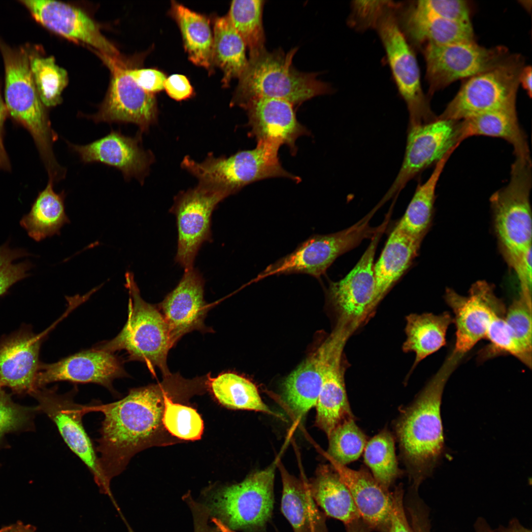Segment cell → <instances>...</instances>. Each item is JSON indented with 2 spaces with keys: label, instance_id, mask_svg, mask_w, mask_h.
I'll return each instance as SVG.
<instances>
[{
  "label": "cell",
  "instance_id": "cell-1",
  "mask_svg": "<svg viewBox=\"0 0 532 532\" xmlns=\"http://www.w3.org/2000/svg\"><path fill=\"white\" fill-rule=\"evenodd\" d=\"M160 386L133 388L116 401L90 405V412L99 411L104 416L96 449L109 481L123 472L132 456L157 430L166 394Z\"/></svg>",
  "mask_w": 532,
  "mask_h": 532
},
{
  "label": "cell",
  "instance_id": "cell-2",
  "mask_svg": "<svg viewBox=\"0 0 532 532\" xmlns=\"http://www.w3.org/2000/svg\"><path fill=\"white\" fill-rule=\"evenodd\" d=\"M463 357L452 350L396 422L401 458L416 487L433 472L445 452L442 397L447 382Z\"/></svg>",
  "mask_w": 532,
  "mask_h": 532
},
{
  "label": "cell",
  "instance_id": "cell-3",
  "mask_svg": "<svg viewBox=\"0 0 532 532\" xmlns=\"http://www.w3.org/2000/svg\"><path fill=\"white\" fill-rule=\"evenodd\" d=\"M298 47L285 52L278 48L266 49L249 56L247 65L238 78L231 104L242 108L259 98L284 100L294 106L315 97L330 93L331 86L317 79L315 72L297 69L293 64Z\"/></svg>",
  "mask_w": 532,
  "mask_h": 532
},
{
  "label": "cell",
  "instance_id": "cell-4",
  "mask_svg": "<svg viewBox=\"0 0 532 532\" xmlns=\"http://www.w3.org/2000/svg\"><path fill=\"white\" fill-rule=\"evenodd\" d=\"M125 278L129 294L127 321L116 337L94 348L112 353L125 350L129 360L142 362L151 369L158 367L168 375L167 356L174 344L169 327L158 308L141 297L133 273L127 272Z\"/></svg>",
  "mask_w": 532,
  "mask_h": 532
},
{
  "label": "cell",
  "instance_id": "cell-5",
  "mask_svg": "<svg viewBox=\"0 0 532 532\" xmlns=\"http://www.w3.org/2000/svg\"><path fill=\"white\" fill-rule=\"evenodd\" d=\"M5 68L4 100L8 114L31 134L44 163L56 158L53 143L58 138L32 73L29 52L0 42Z\"/></svg>",
  "mask_w": 532,
  "mask_h": 532
},
{
  "label": "cell",
  "instance_id": "cell-6",
  "mask_svg": "<svg viewBox=\"0 0 532 532\" xmlns=\"http://www.w3.org/2000/svg\"><path fill=\"white\" fill-rule=\"evenodd\" d=\"M532 185L531 160L516 158L508 183L490 199L496 232L504 255L514 269L532 249Z\"/></svg>",
  "mask_w": 532,
  "mask_h": 532
},
{
  "label": "cell",
  "instance_id": "cell-7",
  "mask_svg": "<svg viewBox=\"0 0 532 532\" xmlns=\"http://www.w3.org/2000/svg\"><path fill=\"white\" fill-rule=\"evenodd\" d=\"M280 147L260 141L254 149L227 158L209 156L199 163L186 157L181 165L198 178L200 184L221 190L227 197L250 183L266 178L284 177L299 181V177L282 166L278 158Z\"/></svg>",
  "mask_w": 532,
  "mask_h": 532
},
{
  "label": "cell",
  "instance_id": "cell-8",
  "mask_svg": "<svg viewBox=\"0 0 532 532\" xmlns=\"http://www.w3.org/2000/svg\"><path fill=\"white\" fill-rule=\"evenodd\" d=\"M520 55H510L489 70L466 79L437 118L460 121L483 113L516 108L519 77L524 67Z\"/></svg>",
  "mask_w": 532,
  "mask_h": 532
},
{
  "label": "cell",
  "instance_id": "cell-9",
  "mask_svg": "<svg viewBox=\"0 0 532 532\" xmlns=\"http://www.w3.org/2000/svg\"><path fill=\"white\" fill-rule=\"evenodd\" d=\"M276 462L251 473L242 482L225 486L212 495L209 506L228 528L234 531L258 532L271 517Z\"/></svg>",
  "mask_w": 532,
  "mask_h": 532
},
{
  "label": "cell",
  "instance_id": "cell-10",
  "mask_svg": "<svg viewBox=\"0 0 532 532\" xmlns=\"http://www.w3.org/2000/svg\"><path fill=\"white\" fill-rule=\"evenodd\" d=\"M393 4L385 9L375 29L385 49L398 91L409 113V127L435 120L423 93L418 64L415 53L400 26Z\"/></svg>",
  "mask_w": 532,
  "mask_h": 532
},
{
  "label": "cell",
  "instance_id": "cell-11",
  "mask_svg": "<svg viewBox=\"0 0 532 532\" xmlns=\"http://www.w3.org/2000/svg\"><path fill=\"white\" fill-rule=\"evenodd\" d=\"M370 214L349 228L328 234H314L300 243L291 253L267 266L254 279L273 275L303 273L320 277L340 255L364 239L372 238L384 227L369 225Z\"/></svg>",
  "mask_w": 532,
  "mask_h": 532
},
{
  "label": "cell",
  "instance_id": "cell-12",
  "mask_svg": "<svg viewBox=\"0 0 532 532\" xmlns=\"http://www.w3.org/2000/svg\"><path fill=\"white\" fill-rule=\"evenodd\" d=\"M76 387L64 394H59L55 388L43 387L31 395L38 402V412H42L54 423L69 448L85 464L93 476L101 493L115 501L110 489V481L105 476L99 456L83 424L84 415L90 412L89 405H82L74 400Z\"/></svg>",
  "mask_w": 532,
  "mask_h": 532
},
{
  "label": "cell",
  "instance_id": "cell-13",
  "mask_svg": "<svg viewBox=\"0 0 532 532\" xmlns=\"http://www.w3.org/2000/svg\"><path fill=\"white\" fill-rule=\"evenodd\" d=\"M423 53L429 95L452 83L498 66L510 55L501 46L486 48L474 40L445 45L426 44Z\"/></svg>",
  "mask_w": 532,
  "mask_h": 532
},
{
  "label": "cell",
  "instance_id": "cell-14",
  "mask_svg": "<svg viewBox=\"0 0 532 532\" xmlns=\"http://www.w3.org/2000/svg\"><path fill=\"white\" fill-rule=\"evenodd\" d=\"M385 230L372 238L366 250L354 268L342 279L330 284L328 295L336 311L335 328L349 337L374 313L375 281L374 258L380 236Z\"/></svg>",
  "mask_w": 532,
  "mask_h": 532
},
{
  "label": "cell",
  "instance_id": "cell-15",
  "mask_svg": "<svg viewBox=\"0 0 532 532\" xmlns=\"http://www.w3.org/2000/svg\"><path fill=\"white\" fill-rule=\"evenodd\" d=\"M226 197L221 190L201 184L176 197L171 208L178 231L175 261L185 270L193 267L201 245L210 240L212 213Z\"/></svg>",
  "mask_w": 532,
  "mask_h": 532
},
{
  "label": "cell",
  "instance_id": "cell-16",
  "mask_svg": "<svg viewBox=\"0 0 532 532\" xmlns=\"http://www.w3.org/2000/svg\"><path fill=\"white\" fill-rule=\"evenodd\" d=\"M459 121L437 119L408 127L404 159L391 187L380 202L398 196L407 183L458 147Z\"/></svg>",
  "mask_w": 532,
  "mask_h": 532
},
{
  "label": "cell",
  "instance_id": "cell-17",
  "mask_svg": "<svg viewBox=\"0 0 532 532\" xmlns=\"http://www.w3.org/2000/svg\"><path fill=\"white\" fill-rule=\"evenodd\" d=\"M100 55L111 71L110 85L98 112L86 117L96 123H133L147 131L157 118L155 96L138 86L118 59Z\"/></svg>",
  "mask_w": 532,
  "mask_h": 532
},
{
  "label": "cell",
  "instance_id": "cell-18",
  "mask_svg": "<svg viewBox=\"0 0 532 532\" xmlns=\"http://www.w3.org/2000/svg\"><path fill=\"white\" fill-rule=\"evenodd\" d=\"M446 303L454 314L456 326L455 352L465 355L480 340L486 337L494 319L505 314L506 308L485 281L474 283L464 296L451 289L445 294Z\"/></svg>",
  "mask_w": 532,
  "mask_h": 532
},
{
  "label": "cell",
  "instance_id": "cell-19",
  "mask_svg": "<svg viewBox=\"0 0 532 532\" xmlns=\"http://www.w3.org/2000/svg\"><path fill=\"white\" fill-rule=\"evenodd\" d=\"M123 363L113 353L93 348L58 362L40 365L36 378V390L61 381L74 383H95L116 394L112 382L126 377Z\"/></svg>",
  "mask_w": 532,
  "mask_h": 532
},
{
  "label": "cell",
  "instance_id": "cell-20",
  "mask_svg": "<svg viewBox=\"0 0 532 532\" xmlns=\"http://www.w3.org/2000/svg\"><path fill=\"white\" fill-rule=\"evenodd\" d=\"M20 1L33 18L47 29L71 40L88 44L100 54L118 58L117 48L102 35L93 19L80 9L55 0Z\"/></svg>",
  "mask_w": 532,
  "mask_h": 532
},
{
  "label": "cell",
  "instance_id": "cell-21",
  "mask_svg": "<svg viewBox=\"0 0 532 532\" xmlns=\"http://www.w3.org/2000/svg\"><path fill=\"white\" fill-rule=\"evenodd\" d=\"M47 332L35 333L24 326L0 339V386L18 395L36 390L39 353Z\"/></svg>",
  "mask_w": 532,
  "mask_h": 532
},
{
  "label": "cell",
  "instance_id": "cell-22",
  "mask_svg": "<svg viewBox=\"0 0 532 532\" xmlns=\"http://www.w3.org/2000/svg\"><path fill=\"white\" fill-rule=\"evenodd\" d=\"M139 134L127 136L112 130L105 136L86 145L67 142L85 163H100L119 170L125 180L135 178L142 183L151 163L150 154L140 145Z\"/></svg>",
  "mask_w": 532,
  "mask_h": 532
},
{
  "label": "cell",
  "instance_id": "cell-23",
  "mask_svg": "<svg viewBox=\"0 0 532 532\" xmlns=\"http://www.w3.org/2000/svg\"><path fill=\"white\" fill-rule=\"evenodd\" d=\"M294 106L288 101L276 99L250 100L242 108L247 111L251 135L257 142L286 145L292 154H296L297 139L308 132L298 121Z\"/></svg>",
  "mask_w": 532,
  "mask_h": 532
},
{
  "label": "cell",
  "instance_id": "cell-24",
  "mask_svg": "<svg viewBox=\"0 0 532 532\" xmlns=\"http://www.w3.org/2000/svg\"><path fill=\"white\" fill-rule=\"evenodd\" d=\"M204 285L197 269L185 270L176 287L161 303V313L174 343L185 333L202 328L208 308L204 299Z\"/></svg>",
  "mask_w": 532,
  "mask_h": 532
},
{
  "label": "cell",
  "instance_id": "cell-25",
  "mask_svg": "<svg viewBox=\"0 0 532 532\" xmlns=\"http://www.w3.org/2000/svg\"><path fill=\"white\" fill-rule=\"evenodd\" d=\"M338 341L332 333L285 380L283 399L296 418L316 406L331 355Z\"/></svg>",
  "mask_w": 532,
  "mask_h": 532
},
{
  "label": "cell",
  "instance_id": "cell-26",
  "mask_svg": "<svg viewBox=\"0 0 532 532\" xmlns=\"http://www.w3.org/2000/svg\"><path fill=\"white\" fill-rule=\"evenodd\" d=\"M327 458L348 489L362 520L371 529L387 532L393 505L392 492L364 467L353 470Z\"/></svg>",
  "mask_w": 532,
  "mask_h": 532
},
{
  "label": "cell",
  "instance_id": "cell-27",
  "mask_svg": "<svg viewBox=\"0 0 532 532\" xmlns=\"http://www.w3.org/2000/svg\"><path fill=\"white\" fill-rule=\"evenodd\" d=\"M346 341L340 340L330 358L316 404L315 424L328 436L338 426L355 419L350 407L344 382L343 349Z\"/></svg>",
  "mask_w": 532,
  "mask_h": 532
},
{
  "label": "cell",
  "instance_id": "cell-28",
  "mask_svg": "<svg viewBox=\"0 0 532 532\" xmlns=\"http://www.w3.org/2000/svg\"><path fill=\"white\" fill-rule=\"evenodd\" d=\"M403 33L416 46L426 44L445 45L474 40L471 23H463L434 17L416 4L410 3L402 11Z\"/></svg>",
  "mask_w": 532,
  "mask_h": 532
},
{
  "label": "cell",
  "instance_id": "cell-29",
  "mask_svg": "<svg viewBox=\"0 0 532 532\" xmlns=\"http://www.w3.org/2000/svg\"><path fill=\"white\" fill-rule=\"evenodd\" d=\"M423 237L410 234L398 223L393 229L374 264L376 305L410 266Z\"/></svg>",
  "mask_w": 532,
  "mask_h": 532
},
{
  "label": "cell",
  "instance_id": "cell-30",
  "mask_svg": "<svg viewBox=\"0 0 532 532\" xmlns=\"http://www.w3.org/2000/svg\"><path fill=\"white\" fill-rule=\"evenodd\" d=\"M459 141L473 136L502 138L512 145L516 158L531 160L526 135L518 121L516 108L483 113L459 121Z\"/></svg>",
  "mask_w": 532,
  "mask_h": 532
},
{
  "label": "cell",
  "instance_id": "cell-31",
  "mask_svg": "<svg viewBox=\"0 0 532 532\" xmlns=\"http://www.w3.org/2000/svg\"><path fill=\"white\" fill-rule=\"evenodd\" d=\"M282 482L281 510L294 532H328L326 515L308 489L307 482L289 474L280 466Z\"/></svg>",
  "mask_w": 532,
  "mask_h": 532
},
{
  "label": "cell",
  "instance_id": "cell-32",
  "mask_svg": "<svg viewBox=\"0 0 532 532\" xmlns=\"http://www.w3.org/2000/svg\"><path fill=\"white\" fill-rule=\"evenodd\" d=\"M307 485L311 496L326 516L346 525L361 519L348 489L332 465L320 466Z\"/></svg>",
  "mask_w": 532,
  "mask_h": 532
},
{
  "label": "cell",
  "instance_id": "cell-33",
  "mask_svg": "<svg viewBox=\"0 0 532 532\" xmlns=\"http://www.w3.org/2000/svg\"><path fill=\"white\" fill-rule=\"evenodd\" d=\"M453 322V316L446 311L437 315L412 313L406 316V338L402 348L406 353L415 354L411 371L421 361L446 345L447 331Z\"/></svg>",
  "mask_w": 532,
  "mask_h": 532
},
{
  "label": "cell",
  "instance_id": "cell-34",
  "mask_svg": "<svg viewBox=\"0 0 532 532\" xmlns=\"http://www.w3.org/2000/svg\"><path fill=\"white\" fill-rule=\"evenodd\" d=\"M54 184L48 179L46 186L39 192L33 203L30 212L20 221L29 236L36 241L60 234L61 228L70 223L65 211L66 194L64 190L55 192Z\"/></svg>",
  "mask_w": 532,
  "mask_h": 532
},
{
  "label": "cell",
  "instance_id": "cell-35",
  "mask_svg": "<svg viewBox=\"0 0 532 532\" xmlns=\"http://www.w3.org/2000/svg\"><path fill=\"white\" fill-rule=\"evenodd\" d=\"M169 14L180 30L189 59L209 70L213 65V43L209 20L174 1L171 2Z\"/></svg>",
  "mask_w": 532,
  "mask_h": 532
},
{
  "label": "cell",
  "instance_id": "cell-36",
  "mask_svg": "<svg viewBox=\"0 0 532 532\" xmlns=\"http://www.w3.org/2000/svg\"><path fill=\"white\" fill-rule=\"evenodd\" d=\"M213 36L212 64L222 70L223 85L228 87L233 79L240 77L247 65V47L227 15L215 18Z\"/></svg>",
  "mask_w": 532,
  "mask_h": 532
},
{
  "label": "cell",
  "instance_id": "cell-37",
  "mask_svg": "<svg viewBox=\"0 0 532 532\" xmlns=\"http://www.w3.org/2000/svg\"><path fill=\"white\" fill-rule=\"evenodd\" d=\"M457 147L450 149L435 165L427 180L418 184L405 212L398 224L410 234L424 236L429 226L437 184L445 164Z\"/></svg>",
  "mask_w": 532,
  "mask_h": 532
},
{
  "label": "cell",
  "instance_id": "cell-38",
  "mask_svg": "<svg viewBox=\"0 0 532 532\" xmlns=\"http://www.w3.org/2000/svg\"><path fill=\"white\" fill-rule=\"evenodd\" d=\"M209 385L218 401L228 408L273 414L262 399L255 385L241 375L225 372L210 379Z\"/></svg>",
  "mask_w": 532,
  "mask_h": 532
},
{
  "label": "cell",
  "instance_id": "cell-39",
  "mask_svg": "<svg viewBox=\"0 0 532 532\" xmlns=\"http://www.w3.org/2000/svg\"><path fill=\"white\" fill-rule=\"evenodd\" d=\"M264 4L262 0H233L227 15L248 49L249 56L266 49L263 25Z\"/></svg>",
  "mask_w": 532,
  "mask_h": 532
},
{
  "label": "cell",
  "instance_id": "cell-40",
  "mask_svg": "<svg viewBox=\"0 0 532 532\" xmlns=\"http://www.w3.org/2000/svg\"><path fill=\"white\" fill-rule=\"evenodd\" d=\"M364 451V462L372 476L388 490L402 472L399 468L393 435L387 430H382L367 442Z\"/></svg>",
  "mask_w": 532,
  "mask_h": 532
},
{
  "label": "cell",
  "instance_id": "cell-41",
  "mask_svg": "<svg viewBox=\"0 0 532 532\" xmlns=\"http://www.w3.org/2000/svg\"><path fill=\"white\" fill-rule=\"evenodd\" d=\"M30 67L40 98L45 107L61 103V95L68 83L67 72L55 63L53 56L43 57L28 50Z\"/></svg>",
  "mask_w": 532,
  "mask_h": 532
},
{
  "label": "cell",
  "instance_id": "cell-42",
  "mask_svg": "<svg viewBox=\"0 0 532 532\" xmlns=\"http://www.w3.org/2000/svg\"><path fill=\"white\" fill-rule=\"evenodd\" d=\"M328 437L329 445L326 456L343 466L359 458L367 443L366 435L354 419L338 426Z\"/></svg>",
  "mask_w": 532,
  "mask_h": 532
},
{
  "label": "cell",
  "instance_id": "cell-43",
  "mask_svg": "<svg viewBox=\"0 0 532 532\" xmlns=\"http://www.w3.org/2000/svg\"><path fill=\"white\" fill-rule=\"evenodd\" d=\"M162 421L172 435L185 440H197L203 431V421L194 408L175 403L166 394Z\"/></svg>",
  "mask_w": 532,
  "mask_h": 532
},
{
  "label": "cell",
  "instance_id": "cell-44",
  "mask_svg": "<svg viewBox=\"0 0 532 532\" xmlns=\"http://www.w3.org/2000/svg\"><path fill=\"white\" fill-rule=\"evenodd\" d=\"M505 315L496 317L487 331L486 339L490 344L482 351V358L499 354L511 355L526 366L532 367V354L526 351L517 342L507 326Z\"/></svg>",
  "mask_w": 532,
  "mask_h": 532
},
{
  "label": "cell",
  "instance_id": "cell-45",
  "mask_svg": "<svg viewBox=\"0 0 532 532\" xmlns=\"http://www.w3.org/2000/svg\"><path fill=\"white\" fill-rule=\"evenodd\" d=\"M37 407L24 406L14 402L11 395L0 386V442L10 432L32 430Z\"/></svg>",
  "mask_w": 532,
  "mask_h": 532
},
{
  "label": "cell",
  "instance_id": "cell-46",
  "mask_svg": "<svg viewBox=\"0 0 532 532\" xmlns=\"http://www.w3.org/2000/svg\"><path fill=\"white\" fill-rule=\"evenodd\" d=\"M532 301L521 295L506 309L504 319L520 345L532 354Z\"/></svg>",
  "mask_w": 532,
  "mask_h": 532
},
{
  "label": "cell",
  "instance_id": "cell-47",
  "mask_svg": "<svg viewBox=\"0 0 532 532\" xmlns=\"http://www.w3.org/2000/svg\"><path fill=\"white\" fill-rule=\"evenodd\" d=\"M28 253L22 249H11L8 244L0 247V296L18 281L29 275L32 264L27 261L16 263L15 260Z\"/></svg>",
  "mask_w": 532,
  "mask_h": 532
},
{
  "label": "cell",
  "instance_id": "cell-48",
  "mask_svg": "<svg viewBox=\"0 0 532 532\" xmlns=\"http://www.w3.org/2000/svg\"><path fill=\"white\" fill-rule=\"evenodd\" d=\"M424 11L438 18L471 23L467 2L463 0H424L416 1Z\"/></svg>",
  "mask_w": 532,
  "mask_h": 532
},
{
  "label": "cell",
  "instance_id": "cell-49",
  "mask_svg": "<svg viewBox=\"0 0 532 532\" xmlns=\"http://www.w3.org/2000/svg\"><path fill=\"white\" fill-rule=\"evenodd\" d=\"M393 3L388 0H356L351 4V26L359 31L375 28L385 9Z\"/></svg>",
  "mask_w": 532,
  "mask_h": 532
},
{
  "label": "cell",
  "instance_id": "cell-50",
  "mask_svg": "<svg viewBox=\"0 0 532 532\" xmlns=\"http://www.w3.org/2000/svg\"><path fill=\"white\" fill-rule=\"evenodd\" d=\"M128 73L143 90L154 94L163 90L166 77L165 74L155 68L128 69Z\"/></svg>",
  "mask_w": 532,
  "mask_h": 532
},
{
  "label": "cell",
  "instance_id": "cell-51",
  "mask_svg": "<svg viewBox=\"0 0 532 532\" xmlns=\"http://www.w3.org/2000/svg\"><path fill=\"white\" fill-rule=\"evenodd\" d=\"M393 505L387 532H415L410 526L405 514L403 490L400 485L392 492Z\"/></svg>",
  "mask_w": 532,
  "mask_h": 532
},
{
  "label": "cell",
  "instance_id": "cell-52",
  "mask_svg": "<svg viewBox=\"0 0 532 532\" xmlns=\"http://www.w3.org/2000/svg\"><path fill=\"white\" fill-rule=\"evenodd\" d=\"M164 87L171 98L178 101L189 99L194 93L189 80L182 74H174L166 78Z\"/></svg>",
  "mask_w": 532,
  "mask_h": 532
},
{
  "label": "cell",
  "instance_id": "cell-53",
  "mask_svg": "<svg viewBox=\"0 0 532 532\" xmlns=\"http://www.w3.org/2000/svg\"><path fill=\"white\" fill-rule=\"evenodd\" d=\"M7 115L5 102L0 95V170L9 171L11 166L3 142L4 123Z\"/></svg>",
  "mask_w": 532,
  "mask_h": 532
},
{
  "label": "cell",
  "instance_id": "cell-54",
  "mask_svg": "<svg viewBox=\"0 0 532 532\" xmlns=\"http://www.w3.org/2000/svg\"><path fill=\"white\" fill-rule=\"evenodd\" d=\"M0 532H37L35 527L31 524H25L21 521L4 526L0 529Z\"/></svg>",
  "mask_w": 532,
  "mask_h": 532
},
{
  "label": "cell",
  "instance_id": "cell-55",
  "mask_svg": "<svg viewBox=\"0 0 532 532\" xmlns=\"http://www.w3.org/2000/svg\"><path fill=\"white\" fill-rule=\"evenodd\" d=\"M532 72L531 66H524L519 77V83L522 84L530 97L532 95Z\"/></svg>",
  "mask_w": 532,
  "mask_h": 532
},
{
  "label": "cell",
  "instance_id": "cell-56",
  "mask_svg": "<svg viewBox=\"0 0 532 532\" xmlns=\"http://www.w3.org/2000/svg\"><path fill=\"white\" fill-rule=\"evenodd\" d=\"M493 531V532H532L523 526L516 519L511 520L507 526H501Z\"/></svg>",
  "mask_w": 532,
  "mask_h": 532
},
{
  "label": "cell",
  "instance_id": "cell-57",
  "mask_svg": "<svg viewBox=\"0 0 532 532\" xmlns=\"http://www.w3.org/2000/svg\"><path fill=\"white\" fill-rule=\"evenodd\" d=\"M347 532H370L371 530L362 520H358L346 525Z\"/></svg>",
  "mask_w": 532,
  "mask_h": 532
},
{
  "label": "cell",
  "instance_id": "cell-58",
  "mask_svg": "<svg viewBox=\"0 0 532 532\" xmlns=\"http://www.w3.org/2000/svg\"><path fill=\"white\" fill-rule=\"evenodd\" d=\"M474 527L476 532H493L487 522L482 518L477 520Z\"/></svg>",
  "mask_w": 532,
  "mask_h": 532
},
{
  "label": "cell",
  "instance_id": "cell-59",
  "mask_svg": "<svg viewBox=\"0 0 532 532\" xmlns=\"http://www.w3.org/2000/svg\"><path fill=\"white\" fill-rule=\"evenodd\" d=\"M211 522L214 524L219 532H236L226 526L220 520L213 517L211 518Z\"/></svg>",
  "mask_w": 532,
  "mask_h": 532
}]
</instances>
